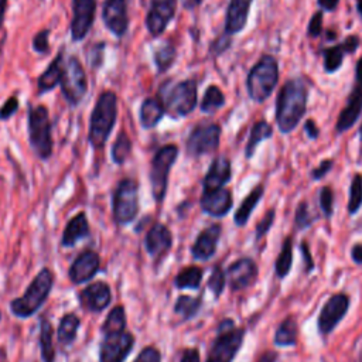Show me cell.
<instances>
[{
	"instance_id": "14",
	"label": "cell",
	"mask_w": 362,
	"mask_h": 362,
	"mask_svg": "<svg viewBox=\"0 0 362 362\" xmlns=\"http://www.w3.org/2000/svg\"><path fill=\"white\" fill-rule=\"evenodd\" d=\"M226 281L233 291L243 290L257 279V266L252 259L243 257L233 262L226 270Z\"/></svg>"
},
{
	"instance_id": "51",
	"label": "cell",
	"mask_w": 362,
	"mask_h": 362,
	"mask_svg": "<svg viewBox=\"0 0 362 362\" xmlns=\"http://www.w3.org/2000/svg\"><path fill=\"white\" fill-rule=\"evenodd\" d=\"M332 164H334V161L331 158L321 161V164L317 168H314L313 173H311L313 180H321L332 168Z\"/></svg>"
},
{
	"instance_id": "44",
	"label": "cell",
	"mask_w": 362,
	"mask_h": 362,
	"mask_svg": "<svg viewBox=\"0 0 362 362\" xmlns=\"http://www.w3.org/2000/svg\"><path fill=\"white\" fill-rule=\"evenodd\" d=\"M314 221V216L310 212L308 204L305 201H301L296 209V215H294V223L298 229H304L308 228Z\"/></svg>"
},
{
	"instance_id": "52",
	"label": "cell",
	"mask_w": 362,
	"mask_h": 362,
	"mask_svg": "<svg viewBox=\"0 0 362 362\" xmlns=\"http://www.w3.org/2000/svg\"><path fill=\"white\" fill-rule=\"evenodd\" d=\"M300 250H301V255H303V262L305 264V273H310L314 269V262H313V257H311V253H310V249H308V243L301 242Z\"/></svg>"
},
{
	"instance_id": "13",
	"label": "cell",
	"mask_w": 362,
	"mask_h": 362,
	"mask_svg": "<svg viewBox=\"0 0 362 362\" xmlns=\"http://www.w3.org/2000/svg\"><path fill=\"white\" fill-rule=\"evenodd\" d=\"M349 308V297L342 293H337L328 298L318 315V331L322 335L332 332L337 324L344 318Z\"/></svg>"
},
{
	"instance_id": "42",
	"label": "cell",
	"mask_w": 362,
	"mask_h": 362,
	"mask_svg": "<svg viewBox=\"0 0 362 362\" xmlns=\"http://www.w3.org/2000/svg\"><path fill=\"white\" fill-rule=\"evenodd\" d=\"M362 206V174L356 173L352 178L349 188V201H348V212L351 215L356 214Z\"/></svg>"
},
{
	"instance_id": "16",
	"label": "cell",
	"mask_w": 362,
	"mask_h": 362,
	"mask_svg": "<svg viewBox=\"0 0 362 362\" xmlns=\"http://www.w3.org/2000/svg\"><path fill=\"white\" fill-rule=\"evenodd\" d=\"M175 13V0H151L146 25L153 37L163 34Z\"/></svg>"
},
{
	"instance_id": "26",
	"label": "cell",
	"mask_w": 362,
	"mask_h": 362,
	"mask_svg": "<svg viewBox=\"0 0 362 362\" xmlns=\"http://www.w3.org/2000/svg\"><path fill=\"white\" fill-rule=\"evenodd\" d=\"M253 0H230L226 21H225V31L226 34H236L243 30L247 21L249 8Z\"/></svg>"
},
{
	"instance_id": "55",
	"label": "cell",
	"mask_w": 362,
	"mask_h": 362,
	"mask_svg": "<svg viewBox=\"0 0 362 362\" xmlns=\"http://www.w3.org/2000/svg\"><path fill=\"white\" fill-rule=\"evenodd\" d=\"M351 257L355 263L362 264V243H356L351 249Z\"/></svg>"
},
{
	"instance_id": "11",
	"label": "cell",
	"mask_w": 362,
	"mask_h": 362,
	"mask_svg": "<svg viewBox=\"0 0 362 362\" xmlns=\"http://www.w3.org/2000/svg\"><path fill=\"white\" fill-rule=\"evenodd\" d=\"M221 139V127L215 123L201 124L195 127L187 139L185 148L192 157H199L212 153L218 148Z\"/></svg>"
},
{
	"instance_id": "58",
	"label": "cell",
	"mask_w": 362,
	"mask_h": 362,
	"mask_svg": "<svg viewBox=\"0 0 362 362\" xmlns=\"http://www.w3.org/2000/svg\"><path fill=\"white\" fill-rule=\"evenodd\" d=\"M355 72H356V85L362 86V58H359Z\"/></svg>"
},
{
	"instance_id": "21",
	"label": "cell",
	"mask_w": 362,
	"mask_h": 362,
	"mask_svg": "<svg viewBox=\"0 0 362 362\" xmlns=\"http://www.w3.org/2000/svg\"><path fill=\"white\" fill-rule=\"evenodd\" d=\"M219 236H221V225L214 223V225L205 228L197 236V239L191 247V253H192L194 259H197V260L211 259L216 252Z\"/></svg>"
},
{
	"instance_id": "36",
	"label": "cell",
	"mask_w": 362,
	"mask_h": 362,
	"mask_svg": "<svg viewBox=\"0 0 362 362\" xmlns=\"http://www.w3.org/2000/svg\"><path fill=\"white\" fill-rule=\"evenodd\" d=\"M123 331H126V311L123 305H116L107 314V318L102 325V332L106 335Z\"/></svg>"
},
{
	"instance_id": "25",
	"label": "cell",
	"mask_w": 362,
	"mask_h": 362,
	"mask_svg": "<svg viewBox=\"0 0 362 362\" xmlns=\"http://www.w3.org/2000/svg\"><path fill=\"white\" fill-rule=\"evenodd\" d=\"M230 175H232L230 161L223 156L216 157L212 161V164L204 178V191H212V189L222 188L230 180Z\"/></svg>"
},
{
	"instance_id": "19",
	"label": "cell",
	"mask_w": 362,
	"mask_h": 362,
	"mask_svg": "<svg viewBox=\"0 0 362 362\" xmlns=\"http://www.w3.org/2000/svg\"><path fill=\"white\" fill-rule=\"evenodd\" d=\"M99 255L93 250L82 252L69 267V279L75 284L89 281L99 270Z\"/></svg>"
},
{
	"instance_id": "62",
	"label": "cell",
	"mask_w": 362,
	"mask_h": 362,
	"mask_svg": "<svg viewBox=\"0 0 362 362\" xmlns=\"http://www.w3.org/2000/svg\"><path fill=\"white\" fill-rule=\"evenodd\" d=\"M361 136H362V124H361Z\"/></svg>"
},
{
	"instance_id": "8",
	"label": "cell",
	"mask_w": 362,
	"mask_h": 362,
	"mask_svg": "<svg viewBox=\"0 0 362 362\" xmlns=\"http://www.w3.org/2000/svg\"><path fill=\"white\" fill-rule=\"evenodd\" d=\"M178 157V148L174 144H167L161 147L151 161L150 170V184H151V194L156 202H161L167 192L168 184V174Z\"/></svg>"
},
{
	"instance_id": "40",
	"label": "cell",
	"mask_w": 362,
	"mask_h": 362,
	"mask_svg": "<svg viewBox=\"0 0 362 362\" xmlns=\"http://www.w3.org/2000/svg\"><path fill=\"white\" fill-rule=\"evenodd\" d=\"M201 300L191 296H180L174 304V311L182 318H192L199 310Z\"/></svg>"
},
{
	"instance_id": "47",
	"label": "cell",
	"mask_w": 362,
	"mask_h": 362,
	"mask_svg": "<svg viewBox=\"0 0 362 362\" xmlns=\"http://www.w3.org/2000/svg\"><path fill=\"white\" fill-rule=\"evenodd\" d=\"M134 362H161V354L157 348L147 346L139 354Z\"/></svg>"
},
{
	"instance_id": "2",
	"label": "cell",
	"mask_w": 362,
	"mask_h": 362,
	"mask_svg": "<svg viewBox=\"0 0 362 362\" xmlns=\"http://www.w3.org/2000/svg\"><path fill=\"white\" fill-rule=\"evenodd\" d=\"M117 116V99L110 90L103 92L90 115L89 141L95 148H100L107 141Z\"/></svg>"
},
{
	"instance_id": "35",
	"label": "cell",
	"mask_w": 362,
	"mask_h": 362,
	"mask_svg": "<svg viewBox=\"0 0 362 362\" xmlns=\"http://www.w3.org/2000/svg\"><path fill=\"white\" fill-rule=\"evenodd\" d=\"M204 272L198 266H188L184 267L175 277L174 284L177 288H191L195 290L199 287L202 280Z\"/></svg>"
},
{
	"instance_id": "3",
	"label": "cell",
	"mask_w": 362,
	"mask_h": 362,
	"mask_svg": "<svg viewBox=\"0 0 362 362\" xmlns=\"http://www.w3.org/2000/svg\"><path fill=\"white\" fill-rule=\"evenodd\" d=\"M54 284V274L49 269L44 267L30 283L24 294L18 298H14L10 304L11 313L18 318H27L35 314L44 301L48 298V294Z\"/></svg>"
},
{
	"instance_id": "20",
	"label": "cell",
	"mask_w": 362,
	"mask_h": 362,
	"mask_svg": "<svg viewBox=\"0 0 362 362\" xmlns=\"http://www.w3.org/2000/svg\"><path fill=\"white\" fill-rule=\"evenodd\" d=\"M232 194L226 188H218L212 191H204L201 198V208L211 216H225L232 208Z\"/></svg>"
},
{
	"instance_id": "23",
	"label": "cell",
	"mask_w": 362,
	"mask_h": 362,
	"mask_svg": "<svg viewBox=\"0 0 362 362\" xmlns=\"http://www.w3.org/2000/svg\"><path fill=\"white\" fill-rule=\"evenodd\" d=\"M362 112V86L355 85L352 92L348 96L345 107L341 110L335 129L338 133L346 132L349 127L355 124Z\"/></svg>"
},
{
	"instance_id": "45",
	"label": "cell",
	"mask_w": 362,
	"mask_h": 362,
	"mask_svg": "<svg viewBox=\"0 0 362 362\" xmlns=\"http://www.w3.org/2000/svg\"><path fill=\"white\" fill-rule=\"evenodd\" d=\"M320 206L327 218L332 215L334 211V192L331 187H322L320 191Z\"/></svg>"
},
{
	"instance_id": "10",
	"label": "cell",
	"mask_w": 362,
	"mask_h": 362,
	"mask_svg": "<svg viewBox=\"0 0 362 362\" xmlns=\"http://www.w3.org/2000/svg\"><path fill=\"white\" fill-rule=\"evenodd\" d=\"M61 89L65 99L71 105H78L88 90V79L86 74L81 65V62L71 57L68 62L64 65V72L61 78Z\"/></svg>"
},
{
	"instance_id": "38",
	"label": "cell",
	"mask_w": 362,
	"mask_h": 362,
	"mask_svg": "<svg viewBox=\"0 0 362 362\" xmlns=\"http://www.w3.org/2000/svg\"><path fill=\"white\" fill-rule=\"evenodd\" d=\"M223 105H225V96L222 90L216 85H211L204 93V98L201 102V110L204 113H214Z\"/></svg>"
},
{
	"instance_id": "60",
	"label": "cell",
	"mask_w": 362,
	"mask_h": 362,
	"mask_svg": "<svg viewBox=\"0 0 362 362\" xmlns=\"http://www.w3.org/2000/svg\"><path fill=\"white\" fill-rule=\"evenodd\" d=\"M6 3H7V0H0V27H1V24H3V18H4Z\"/></svg>"
},
{
	"instance_id": "28",
	"label": "cell",
	"mask_w": 362,
	"mask_h": 362,
	"mask_svg": "<svg viewBox=\"0 0 362 362\" xmlns=\"http://www.w3.org/2000/svg\"><path fill=\"white\" fill-rule=\"evenodd\" d=\"M62 54H59L49 66L42 72V75L38 78V92L45 93L51 89H54L58 83H61L62 72H64V64H62Z\"/></svg>"
},
{
	"instance_id": "48",
	"label": "cell",
	"mask_w": 362,
	"mask_h": 362,
	"mask_svg": "<svg viewBox=\"0 0 362 362\" xmlns=\"http://www.w3.org/2000/svg\"><path fill=\"white\" fill-rule=\"evenodd\" d=\"M48 35H49V30H42L40 33L35 34L34 40H33V47L37 52H47L48 51Z\"/></svg>"
},
{
	"instance_id": "30",
	"label": "cell",
	"mask_w": 362,
	"mask_h": 362,
	"mask_svg": "<svg viewBox=\"0 0 362 362\" xmlns=\"http://www.w3.org/2000/svg\"><path fill=\"white\" fill-rule=\"evenodd\" d=\"M263 192H264L263 185H256V187L245 197V199L242 201V204L239 205V208H238V211L235 212V216H233L235 223H236L238 226H245V225H246V222L249 221V216L252 215V212H253V209L256 208L257 202H259L260 198L263 197Z\"/></svg>"
},
{
	"instance_id": "61",
	"label": "cell",
	"mask_w": 362,
	"mask_h": 362,
	"mask_svg": "<svg viewBox=\"0 0 362 362\" xmlns=\"http://www.w3.org/2000/svg\"><path fill=\"white\" fill-rule=\"evenodd\" d=\"M356 8H358V13L362 17V0H356Z\"/></svg>"
},
{
	"instance_id": "49",
	"label": "cell",
	"mask_w": 362,
	"mask_h": 362,
	"mask_svg": "<svg viewBox=\"0 0 362 362\" xmlns=\"http://www.w3.org/2000/svg\"><path fill=\"white\" fill-rule=\"evenodd\" d=\"M322 31V13L321 11H317L313 14L310 23H308V35L310 37H317L320 35Z\"/></svg>"
},
{
	"instance_id": "32",
	"label": "cell",
	"mask_w": 362,
	"mask_h": 362,
	"mask_svg": "<svg viewBox=\"0 0 362 362\" xmlns=\"http://www.w3.org/2000/svg\"><path fill=\"white\" fill-rule=\"evenodd\" d=\"M52 324L47 318H41L40 322V348H41V358L44 362H54L55 351L52 342Z\"/></svg>"
},
{
	"instance_id": "43",
	"label": "cell",
	"mask_w": 362,
	"mask_h": 362,
	"mask_svg": "<svg viewBox=\"0 0 362 362\" xmlns=\"http://www.w3.org/2000/svg\"><path fill=\"white\" fill-rule=\"evenodd\" d=\"M226 284V274L221 266H215L208 279V288L214 293L215 297H219Z\"/></svg>"
},
{
	"instance_id": "50",
	"label": "cell",
	"mask_w": 362,
	"mask_h": 362,
	"mask_svg": "<svg viewBox=\"0 0 362 362\" xmlns=\"http://www.w3.org/2000/svg\"><path fill=\"white\" fill-rule=\"evenodd\" d=\"M18 109V100L17 98H10L1 107H0V119L1 120H7L10 119Z\"/></svg>"
},
{
	"instance_id": "22",
	"label": "cell",
	"mask_w": 362,
	"mask_h": 362,
	"mask_svg": "<svg viewBox=\"0 0 362 362\" xmlns=\"http://www.w3.org/2000/svg\"><path fill=\"white\" fill-rule=\"evenodd\" d=\"M146 250L153 257H161L173 245V235L170 229L163 223H154L146 235Z\"/></svg>"
},
{
	"instance_id": "12",
	"label": "cell",
	"mask_w": 362,
	"mask_h": 362,
	"mask_svg": "<svg viewBox=\"0 0 362 362\" xmlns=\"http://www.w3.org/2000/svg\"><path fill=\"white\" fill-rule=\"evenodd\" d=\"M134 345V337L127 332L106 334L99 346V362H123Z\"/></svg>"
},
{
	"instance_id": "46",
	"label": "cell",
	"mask_w": 362,
	"mask_h": 362,
	"mask_svg": "<svg viewBox=\"0 0 362 362\" xmlns=\"http://www.w3.org/2000/svg\"><path fill=\"white\" fill-rule=\"evenodd\" d=\"M274 216H276V211L274 209H269L264 216L262 218V221L257 223L256 226V239L263 238L272 228L273 222H274Z\"/></svg>"
},
{
	"instance_id": "1",
	"label": "cell",
	"mask_w": 362,
	"mask_h": 362,
	"mask_svg": "<svg viewBox=\"0 0 362 362\" xmlns=\"http://www.w3.org/2000/svg\"><path fill=\"white\" fill-rule=\"evenodd\" d=\"M308 89L303 79H288L276 100V122L281 133H290L303 119L307 109Z\"/></svg>"
},
{
	"instance_id": "57",
	"label": "cell",
	"mask_w": 362,
	"mask_h": 362,
	"mask_svg": "<svg viewBox=\"0 0 362 362\" xmlns=\"http://www.w3.org/2000/svg\"><path fill=\"white\" fill-rule=\"evenodd\" d=\"M276 359H277V354L273 352V351H267V352H264V354L259 358L257 362H276Z\"/></svg>"
},
{
	"instance_id": "37",
	"label": "cell",
	"mask_w": 362,
	"mask_h": 362,
	"mask_svg": "<svg viewBox=\"0 0 362 362\" xmlns=\"http://www.w3.org/2000/svg\"><path fill=\"white\" fill-rule=\"evenodd\" d=\"M293 264V243H291V238L287 236L281 245V250L276 259V274L283 279L288 274L290 269Z\"/></svg>"
},
{
	"instance_id": "54",
	"label": "cell",
	"mask_w": 362,
	"mask_h": 362,
	"mask_svg": "<svg viewBox=\"0 0 362 362\" xmlns=\"http://www.w3.org/2000/svg\"><path fill=\"white\" fill-rule=\"evenodd\" d=\"M304 130H305V133H307V136L310 137V139H317L318 137V127H317V124H315V122L313 120V119H308L307 122H305V124H304Z\"/></svg>"
},
{
	"instance_id": "6",
	"label": "cell",
	"mask_w": 362,
	"mask_h": 362,
	"mask_svg": "<svg viewBox=\"0 0 362 362\" xmlns=\"http://www.w3.org/2000/svg\"><path fill=\"white\" fill-rule=\"evenodd\" d=\"M28 139L31 148L41 160H47L52 154L51 123L44 106L28 109Z\"/></svg>"
},
{
	"instance_id": "53",
	"label": "cell",
	"mask_w": 362,
	"mask_h": 362,
	"mask_svg": "<svg viewBox=\"0 0 362 362\" xmlns=\"http://www.w3.org/2000/svg\"><path fill=\"white\" fill-rule=\"evenodd\" d=\"M180 362H201L198 349H195V348L185 349L184 354H182V356H181V361H180Z\"/></svg>"
},
{
	"instance_id": "9",
	"label": "cell",
	"mask_w": 362,
	"mask_h": 362,
	"mask_svg": "<svg viewBox=\"0 0 362 362\" xmlns=\"http://www.w3.org/2000/svg\"><path fill=\"white\" fill-rule=\"evenodd\" d=\"M139 212V187L132 178H124L117 184L113 195V218L119 225L130 223Z\"/></svg>"
},
{
	"instance_id": "56",
	"label": "cell",
	"mask_w": 362,
	"mask_h": 362,
	"mask_svg": "<svg viewBox=\"0 0 362 362\" xmlns=\"http://www.w3.org/2000/svg\"><path fill=\"white\" fill-rule=\"evenodd\" d=\"M338 1L339 0H318V6L324 10H328V11H332L337 8L338 6Z\"/></svg>"
},
{
	"instance_id": "39",
	"label": "cell",
	"mask_w": 362,
	"mask_h": 362,
	"mask_svg": "<svg viewBox=\"0 0 362 362\" xmlns=\"http://www.w3.org/2000/svg\"><path fill=\"white\" fill-rule=\"evenodd\" d=\"M130 151H132V141L126 134V132H120L112 147V160L116 164H123L127 160Z\"/></svg>"
},
{
	"instance_id": "33",
	"label": "cell",
	"mask_w": 362,
	"mask_h": 362,
	"mask_svg": "<svg viewBox=\"0 0 362 362\" xmlns=\"http://www.w3.org/2000/svg\"><path fill=\"white\" fill-rule=\"evenodd\" d=\"M272 136H273V129L266 120L256 122L250 130V136L246 144V150H245L246 157L250 158L255 154V150L259 146V143H262L266 139H270Z\"/></svg>"
},
{
	"instance_id": "24",
	"label": "cell",
	"mask_w": 362,
	"mask_h": 362,
	"mask_svg": "<svg viewBox=\"0 0 362 362\" xmlns=\"http://www.w3.org/2000/svg\"><path fill=\"white\" fill-rule=\"evenodd\" d=\"M359 45V38L356 35L346 37L341 44L324 49V69L328 74H334L342 65V59L346 54L355 52Z\"/></svg>"
},
{
	"instance_id": "41",
	"label": "cell",
	"mask_w": 362,
	"mask_h": 362,
	"mask_svg": "<svg viewBox=\"0 0 362 362\" xmlns=\"http://www.w3.org/2000/svg\"><path fill=\"white\" fill-rule=\"evenodd\" d=\"M175 48L171 45V44H163L160 45L156 52H154V61H156V65H157V69L160 72H164L167 71L173 64H174V59H175Z\"/></svg>"
},
{
	"instance_id": "15",
	"label": "cell",
	"mask_w": 362,
	"mask_h": 362,
	"mask_svg": "<svg viewBox=\"0 0 362 362\" xmlns=\"http://www.w3.org/2000/svg\"><path fill=\"white\" fill-rule=\"evenodd\" d=\"M95 0H74V17L71 21V37L74 41H81L92 27L95 16Z\"/></svg>"
},
{
	"instance_id": "29",
	"label": "cell",
	"mask_w": 362,
	"mask_h": 362,
	"mask_svg": "<svg viewBox=\"0 0 362 362\" xmlns=\"http://www.w3.org/2000/svg\"><path fill=\"white\" fill-rule=\"evenodd\" d=\"M164 113L165 109L160 99L147 98L140 107V123L144 129H151L160 122Z\"/></svg>"
},
{
	"instance_id": "18",
	"label": "cell",
	"mask_w": 362,
	"mask_h": 362,
	"mask_svg": "<svg viewBox=\"0 0 362 362\" xmlns=\"http://www.w3.org/2000/svg\"><path fill=\"white\" fill-rule=\"evenodd\" d=\"M112 301L110 287L105 281H96L86 286L79 293L81 305L92 313H99L105 310Z\"/></svg>"
},
{
	"instance_id": "59",
	"label": "cell",
	"mask_w": 362,
	"mask_h": 362,
	"mask_svg": "<svg viewBox=\"0 0 362 362\" xmlns=\"http://www.w3.org/2000/svg\"><path fill=\"white\" fill-rule=\"evenodd\" d=\"M181 3L184 6V8L192 10V8H195L201 3V0H181Z\"/></svg>"
},
{
	"instance_id": "5",
	"label": "cell",
	"mask_w": 362,
	"mask_h": 362,
	"mask_svg": "<svg viewBox=\"0 0 362 362\" xmlns=\"http://www.w3.org/2000/svg\"><path fill=\"white\" fill-rule=\"evenodd\" d=\"M245 329L235 327L232 320H223L218 327L205 362H232L242 346Z\"/></svg>"
},
{
	"instance_id": "63",
	"label": "cell",
	"mask_w": 362,
	"mask_h": 362,
	"mask_svg": "<svg viewBox=\"0 0 362 362\" xmlns=\"http://www.w3.org/2000/svg\"><path fill=\"white\" fill-rule=\"evenodd\" d=\"M0 320H1V313H0Z\"/></svg>"
},
{
	"instance_id": "17",
	"label": "cell",
	"mask_w": 362,
	"mask_h": 362,
	"mask_svg": "<svg viewBox=\"0 0 362 362\" xmlns=\"http://www.w3.org/2000/svg\"><path fill=\"white\" fill-rule=\"evenodd\" d=\"M102 17H103L105 25L116 37H122L127 31V25H129L126 0H105Z\"/></svg>"
},
{
	"instance_id": "34",
	"label": "cell",
	"mask_w": 362,
	"mask_h": 362,
	"mask_svg": "<svg viewBox=\"0 0 362 362\" xmlns=\"http://www.w3.org/2000/svg\"><path fill=\"white\" fill-rule=\"evenodd\" d=\"M81 325L79 318L75 314H66L62 317V320L59 321L58 325V331H57V337L58 341L62 345H69L75 341L76 334H78V328Z\"/></svg>"
},
{
	"instance_id": "27",
	"label": "cell",
	"mask_w": 362,
	"mask_h": 362,
	"mask_svg": "<svg viewBox=\"0 0 362 362\" xmlns=\"http://www.w3.org/2000/svg\"><path fill=\"white\" fill-rule=\"evenodd\" d=\"M89 235V223L85 212H79L75 215L65 226V230L62 233L61 245L64 247H71L76 245L78 240L86 238Z\"/></svg>"
},
{
	"instance_id": "7",
	"label": "cell",
	"mask_w": 362,
	"mask_h": 362,
	"mask_svg": "<svg viewBox=\"0 0 362 362\" xmlns=\"http://www.w3.org/2000/svg\"><path fill=\"white\" fill-rule=\"evenodd\" d=\"M161 103L171 117L187 116L197 106V83L192 79L181 81L171 89H161Z\"/></svg>"
},
{
	"instance_id": "4",
	"label": "cell",
	"mask_w": 362,
	"mask_h": 362,
	"mask_svg": "<svg viewBox=\"0 0 362 362\" xmlns=\"http://www.w3.org/2000/svg\"><path fill=\"white\" fill-rule=\"evenodd\" d=\"M277 81L279 66L276 59L269 54L262 55L247 75L246 86L250 99L259 103L264 102L272 95Z\"/></svg>"
},
{
	"instance_id": "31",
	"label": "cell",
	"mask_w": 362,
	"mask_h": 362,
	"mask_svg": "<svg viewBox=\"0 0 362 362\" xmlns=\"http://www.w3.org/2000/svg\"><path fill=\"white\" fill-rule=\"evenodd\" d=\"M298 337V327L297 321L293 317H287L284 321L280 322L279 328L274 334V344L277 346H291L296 345Z\"/></svg>"
}]
</instances>
